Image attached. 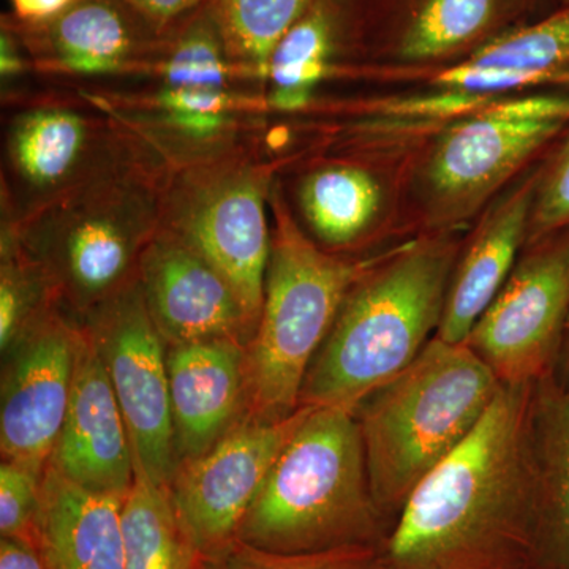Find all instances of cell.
<instances>
[{"instance_id":"obj_19","label":"cell","mask_w":569,"mask_h":569,"mask_svg":"<svg viewBox=\"0 0 569 569\" xmlns=\"http://www.w3.org/2000/svg\"><path fill=\"white\" fill-rule=\"evenodd\" d=\"M533 182L526 183L498 204L479 227L449 280L443 316L437 337L449 343H466L471 329L501 290L516 254L527 242Z\"/></svg>"},{"instance_id":"obj_13","label":"cell","mask_w":569,"mask_h":569,"mask_svg":"<svg viewBox=\"0 0 569 569\" xmlns=\"http://www.w3.org/2000/svg\"><path fill=\"white\" fill-rule=\"evenodd\" d=\"M50 466L74 485L123 498L134 481L126 419L91 335L81 325L73 388Z\"/></svg>"},{"instance_id":"obj_16","label":"cell","mask_w":569,"mask_h":569,"mask_svg":"<svg viewBox=\"0 0 569 569\" xmlns=\"http://www.w3.org/2000/svg\"><path fill=\"white\" fill-rule=\"evenodd\" d=\"M233 70L208 3L174 29L160 58V121L193 144L220 140L233 122Z\"/></svg>"},{"instance_id":"obj_33","label":"cell","mask_w":569,"mask_h":569,"mask_svg":"<svg viewBox=\"0 0 569 569\" xmlns=\"http://www.w3.org/2000/svg\"><path fill=\"white\" fill-rule=\"evenodd\" d=\"M123 2L129 3L164 36H171L178 26L208 6L211 0H123Z\"/></svg>"},{"instance_id":"obj_12","label":"cell","mask_w":569,"mask_h":569,"mask_svg":"<svg viewBox=\"0 0 569 569\" xmlns=\"http://www.w3.org/2000/svg\"><path fill=\"white\" fill-rule=\"evenodd\" d=\"M146 306L168 347L213 339L249 346L253 328L233 287L178 236L159 228L138 269Z\"/></svg>"},{"instance_id":"obj_2","label":"cell","mask_w":569,"mask_h":569,"mask_svg":"<svg viewBox=\"0 0 569 569\" xmlns=\"http://www.w3.org/2000/svg\"><path fill=\"white\" fill-rule=\"evenodd\" d=\"M455 266V246L426 241L366 268L309 367L299 407L356 413L407 369L437 335Z\"/></svg>"},{"instance_id":"obj_18","label":"cell","mask_w":569,"mask_h":569,"mask_svg":"<svg viewBox=\"0 0 569 569\" xmlns=\"http://www.w3.org/2000/svg\"><path fill=\"white\" fill-rule=\"evenodd\" d=\"M123 498L74 485L48 463L37 548L47 569H126Z\"/></svg>"},{"instance_id":"obj_22","label":"cell","mask_w":569,"mask_h":569,"mask_svg":"<svg viewBox=\"0 0 569 569\" xmlns=\"http://www.w3.org/2000/svg\"><path fill=\"white\" fill-rule=\"evenodd\" d=\"M126 569H200L201 556L183 529L170 493L134 463L122 500Z\"/></svg>"},{"instance_id":"obj_27","label":"cell","mask_w":569,"mask_h":569,"mask_svg":"<svg viewBox=\"0 0 569 569\" xmlns=\"http://www.w3.org/2000/svg\"><path fill=\"white\" fill-rule=\"evenodd\" d=\"M497 0H425L408 26L400 54L429 61L477 39L496 13Z\"/></svg>"},{"instance_id":"obj_5","label":"cell","mask_w":569,"mask_h":569,"mask_svg":"<svg viewBox=\"0 0 569 569\" xmlns=\"http://www.w3.org/2000/svg\"><path fill=\"white\" fill-rule=\"evenodd\" d=\"M163 189L137 170H112L29 212L9 231L59 302L88 316L137 282L162 220Z\"/></svg>"},{"instance_id":"obj_29","label":"cell","mask_w":569,"mask_h":569,"mask_svg":"<svg viewBox=\"0 0 569 569\" xmlns=\"http://www.w3.org/2000/svg\"><path fill=\"white\" fill-rule=\"evenodd\" d=\"M43 475L20 463H0V538L36 546Z\"/></svg>"},{"instance_id":"obj_31","label":"cell","mask_w":569,"mask_h":569,"mask_svg":"<svg viewBox=\"0 0 569 569\" xmlns=\"http://www.w3.org/2000/svg\"><path fill=\"white\" fill-rule=\"evenodd\" d=\"M493 99H496L493 96L448 89V91L433 93V96L418 97V99L395 103L391 107V112L413 116V118H451V116L466 114V112H479L493 102Z\"/></svg>"},{"instance_id":"obj_34","label":"cell","mask_w":569,"mask_h":569,"mask_svg":"<svg viewBox=\"0 0 569 569\" xmlns=\"http://www.w3.org/2000/svg\"><path fill=\"white\" fill-rule=\"evenodd\" d=\"M0 569H47V567L36 546L0 538Z\"/></svg>"},{"instance_id":"obj_23","label":"cell","mask_w":569,"mask_h":569,"mask_svg":"<svg viewBox=\"0 0 569 569\" xmlns=\"http://www.w3.org/2000/svg\"><path fill=\"white\" fill-rule=\"evenodd\" d=\"M381 192L372 174L351 164L318 168L299 187V204L313 233L326 246L356 241L380 209Z\"/></svg>"},{"instance_id":"obj_14","label":"cell","mask_w":569,"mask_h":569,"mask_svg":"<svg viewBox=\"0 0 569 569\" xmlns=\"http://www.w3.org/2000/svg\"><path fill=\"white\" fill-rule=\"evenodd\" d=\"M565 123L511 121L486 108L456 123L440 138L427 164V186L438 211L445 219L466 217Z\"/></svg>"},{"instance_id":"obj_9","label":"cell","mask_w":569,"mask_h":569,"mask_svg":"<svg viewBox=\"0 0 569 569\" xmlns=\"http://www.w3.org/2000/svg\"><path fill=\"white\" fill-rule=\"evenodd\" d=\"M132 441L134 463L168 485L178 460L171 418L168 346L153 323L140 283L127 287L84 317Z\"/></svg>"},{"instance_id":"obj_11","label":"cell","mask_w":569,"mask_h":569,"mask_svg":"<svg viewBox=\"0 0 569 569\" xmlns=\"http://www.w3.org/2000/svg\"><path fill=\"white\" fill-rule=\"evenodd\" d=\"M80 336L81 325L63 317L56 305L3 351L2 460L40 475L47 470L69 410Z\"/></svg>"},{"instance_id":"obj_1","label":"cell","mask_w":569,"mask_h":569,"mask_svg":"<svg viewBox=\"0 0 569 569\" xmlns=\"http://www.w3.org/2000/svg\"><path fill=\"white\" fill-rule=\"evenodd\" d=\"M535 385H501L477 429L413 490L385 569H539Z\"/></svg>"},{"instance_id":"obj_26","label":"cell","mask_w":569,"mask_h":569,"mask_svg":"<svg viewBox=\"0 0 569 569\" xmlns=\"http://www.w3.org/2000/svg\"><path fill=\"white\" fill-rule=\"evenodd\" d=\"M335 51V21L323 0H313L272 51L266 77L272 91L310 93L328 73Z\"/></svg>"},{"instance_id":"obj_21","label":"cell","mask_w":569,"mask_h":569,"mask_svg":"<svg viewBox=\"0 0 569 569\" xmlns=\"http://www.w3.org/2000/svg\"><path fill=\"white\" fill-rule=\"evenodd\" d=\"M539 569H569V381L542 378L533 392Z\"/></svg>"},{"instance_id":"obj_20","label":"cell","mask_w":569,"mask_h":569,"mask_svg":"<svg viewBox=\"0 0 569 569\" xmlns=\"http://www.w3.org/2000/svg\"><path fill=\"white\" fill-rule=\"evenodd\" d=\"M100 142L96 123L78 112L66 108L28 111L10 129L11 170L26 189L40 197V208L112 170L93 168Z\"/></svg>"},{"instance_id":"obj_8","label":"cell","mask_w":569,"mask_h":569,"mask_svg":"<svg viewBox=\"0 0 569 569\" xmlns=\"http://www.w3.org/2000/svg\"><path fill=\"white\" fill-rule=\"evenodd\" d=\"M569 318V230L531 244L471 329L467 346L501 385L557 372Z\"/></svg>"},{"instance_id":"obj_6","label":"cell","mask_w":569,"mask_h":569,"mask_svg":"<svg viewBox=\"0 0 569 569\" xmlns=\"http://www.w3.org/2000/svg\"><path fill=\"white\" fill-rule=\"evenodd\" d=\"M263 309L247 346L249 408L258 421L296 413L307 372L365 266L326 253L274 198Z\"/></svg>"},{"instance_id":"obj_17","label":"cell","mask_w":569,"mask_h":569,"mask_svg":"<svg viewBox=\"0 0 569 569\" xmlns=\"http://www.w3.org/2000/svg\"><path fill=\"white\" fill-rule=\"evenodd\" d=\"M167 361L179 466L203 456L247 417V343L213 339L171 346Z\"/></svg>"},{"instance_id":"obj_3","label":"cell","mask_w":569,"mask_h":569,"mask_svg":"<svg viewBox=\"0 0 569 569\" xmlns=\"http://www.w3.org/2000/svg\"><path fill=\"white\" fill-rule=\"evenodd\" d=\"M500 388L467 343L436 336L359 406L370 488L389 529L413 490L473 433Z\"/></svg>"},{"instance_id":"obj_15","label":"cell","mask_w":569,"mask_h":569,"mask_svg":"<svg viewBox=\"0 0 569 569\" xmlns=\"http://www.w3.org/2000/svg\"><path fill=\"white\" fill-rule=\"evenodd\" d=\"M6 26L41 63L77 74L159 63L171 37L123 0H77L51 20Z\"/></svg>"},{"instance_id":"obj_32","label":"cell","mask_w":569,"mask_h":569,"mask_svg":"<svg viewBox=\"0 0 569 569\" xmlns=\"http://www.w3.org/2000/svg\"><path fill=\"white\" fill-rule=\"evenodd\" d=\"M486 110L511 121H569L568 97L539 96L501 102L493 100Z\"/></svg>"},{"instance_id":"obj_37","label":"cell","mask_w":569,"mask_h":569,"mask_svg":"<svg viewBox=\"0 0 569 569\" xmlns=\"http://www.w3.org/2000/svg\"><path fill=\"white\" fill-rule=\"evenodd\" d=\"M557 376L561 381H569V318L567 332H565L563 350H561L560 365L557 369Z\"/></svg>"},{"instance_id":"obj_7","label":"cell","mask_w":569,"mask_h":569,"mask_svg":"<svg viewBox=\"0 0 569 569\" xmlns=\"http://www.w3.org/2000/svg\"><path fill=\"white\" fill-rule=\"evenodd\" d=\"M160 228L178 236L227 279L254 336L271 254L268 176L234 157H209L186 168L163 189Z\"/></svg>"},{"instance_id":"obj_30","label":"cell","mask_w":569,"mask_h":569,"mask_svg":"<svg viewBox=\"0 0 569 569\" xmlns=\"http://www.w3.org/2000/svg\"><path fill=\"white\" fill-rule=\"evenodd\" d=\"M569 230V137L538 189L531 206L529 244Z\"/></svg>"},{"instance_id":"obj_24","label":"cell","mask_w":569,"mask_h":569,"mask_svg":"<svg viewBox=\"0 0 569 569\" xmlns=\"http://www.w3.org/2000/svg\"><path fill=\"white\" fill-rule=\"evenodd\" d=\"M313 0H211L228 58L246 73L266 77L272 51Z\"/></svg>"},{"instance_id":"obj_10","label":"cell","mask_w":569,"mask_h":569,"mask_svg":"<svg viewBox=\"0 0 569 569\" xmlns=\"http://www.w3.org/2000/svg\"><path fill=\"white\" fill-rule=\"evenodd\" d=\"M310 407L282 421L244 417L208 452L176 468L168 493L201 557L238 537L269 471Z\"/></svg>"},{"instance_id":"obj_4","label":"cell","mask_w":569,"mask_h":569,"mask_svg":"<svg viewBox=\"0 0 569 569\" xmlns=\"http://www.w3.org/2000/svg\"><path fill=\"white\" fill-rule=\"evenodd\" d=\"M388 531L370 488L355 413L310 407L236 538L258 549L302 553L380 548Z\"/></svg>"},{"instance_id":"obj_36","label":"cell","mask_w":569,"mask_h":569,"mask_svg":"<svg viewBox=\"0 0 569 569\" xmlns=\"http://www.w3.org/2000/svg\"><path fill=\"white\" fill-rule=\"evenodd\" d=\"M20 43L17 33L3 24L2 39H0V67H2L3 77H14L20 73L22 69Z\"/></svg>"},{"instance_id":"obj_35","label":"cell","mask_w":569,"mask_h":569,"mask_svg":"<svg viewBox=\"0 0 569 569\" xmlns=\"http://www.w3.org/2000/svg\"><path fill=\"white\" fill-rule=\"evenodd\" d=\"M77 0H11L14 21L22 24H37L51 20L56 14L69 9Z\"/></svg>"},{"instance_id":"obj_25","label":"cell","mask_w":569,"mask_h":569,"mask_svg":"<svg viewBox=\"0 0 569 569\" xmlns=\"http://www.w3.org/2000/svg\"><path fill=\"white\" fill-rule=\"evenodd\" d=\"M467 63L529 71L546 82H569V7L538 24L493 40Z\"/></svg>"},{"instance_id":"obj_28","label":"cell","mask_w":569,"mask_h":569,"mask_svg":"<svg viewBox=\"0 0 569 569\" xmlns=\"http://www.w3.org/2000/svg\"><path fill=\"white\" fill-rule=\"evenodd\" d=\"M200 569H385V565L380 548L373 546L283 553L253 548L236 538L201 557Z\"/></svg>"}]
</instances>
